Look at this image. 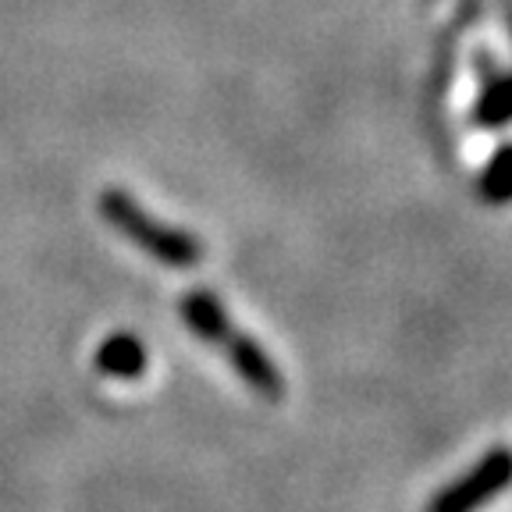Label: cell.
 Here are the masks:
<instances>
[{"instance_id":"5","label":"cell","mask_w":512,"mask_h":512,"mask_svg":"<svg viewBox=\"0 0 512 512\" xmlns=\"http://www.w3.org/2000/svg\"><path fill=\"white\" fill-rule=\"evenodd\" d=\"M480 72H484V79H480L477 104H473V125L495 132V128L509 125V75L488 54L480 61Z\"/></svg>"},{"instance_id":"4","label":"cell","mask_w":512,"mask_h":512,"mask_svg":"<svg viewBox=\"0 0 512 512\" xmlns=\"http://www.w3.org/2000/svg\"><path fill=\"white\" fill-rule=\"evenodd\" d=\"M93 367L107 381H139L150 367V349L136 331H111L96 345Z\"/></svg>"},{"instance_id":"1","label":"cell","mask_w":512,"mask_h":512,"mask_svg":"<svg viewBox=\"0 0 512 512\" xmlns=\"http://www.w3.org/2000/svg\"><path fill=\"white\" fill-rule=\"evenodd\" d=\"M182 324L196 338H203L207 345H214L224 360L232 363V370L239 374V381L246 384L249 392H256L267 402H281L288 392L285 374L278 370L274 356L256 342L253 335H246L242 328H235L228 310L210 288H189L178 303Z\"/></svg>"},{"instance_id":"6","label":"cell","mask_w":512,"mask_h":512,"mask_svg":"<svg viewBox=\"0 0 512 512\" xmlns=\"http://www.w3.org/2000/svg\"><path fill=\"white\" fill-rule=\"evenodd\" d=\"M477 192L484 203H495V207H502V203H509V146H498L495 153H491V160L484 164V171H480L477 178Z\"/></svg>"},{"instance_id":"2","label":"cell","mask_w":512,"mask_h":512,"mask_svg":"<svg viewBox=\"0 0 512 512\" xmlns=\"http://www.w3.org/2000/svg\"><path fill=\"white\" fill-rule=\"evenodd\" d=\"M96 210H100V217L111 224L121 239H128L136 249H143L160 267L189 271V267H200L203 256H207L203 239H196V235L178 228V224L160 221V217L150 214L132 192L118 189V185L100 192Z\"/></svg>"},{"instance_id":"3","label":"cell","mask_w":512,"mask_h":512,"mask_svg":"<svg viewBox=\"0 0 512 512\" xmlns=\"http://www.w3.org/2000/svg\"><path fill=\"white\" fill-rule=\"evenodd\" d=\"M509 477H512V456H509V448L498 445V448H491L484 459H477L463 477L445 484V488L427 502L424 512H480L484 505H491L509 488Z\"/></svg>"}]
</instances>
